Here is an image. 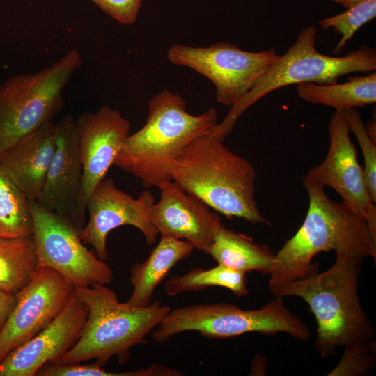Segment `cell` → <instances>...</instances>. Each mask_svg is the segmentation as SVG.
I'll return each mask as SVG.
<instances>
[{"label": "cell", "mask_w": 376, "mask_h": 376, "mask_svg": "<svg viewBox=\"0 0 376 376\" xmlns=\"http://www.w3.org/2000/svg\"><path fill=\"white\" fill-rule=\"evenodd\" d=\"M302 181L308 196L306 217L295 234L278 251L269 274L272 292L291 281L318 272L313 258L320 252L335 251L375 263L376 233L366 219L345 205L333 201L324 187L308 176Z\"/></svg>", "instance_id": "1"}, {"label": "cell", "mask_w": 376, "mask_h": 376, "mask_svg": "<svg viewBox=\"0 0 376 376\" xmlns=\"http://www.w3.org/2000/svg\"><path fill=\"white\" fill-rule=\"evenodd\" d=\"M363 259L336 253L324 272L283 285L274 297L301 298L317 323L315 348L321 357L336 354L339 347L374 340L375 332L359 297V278Z\"/></svg>", "instance_id": "2"}, {"label": "cell", "mask_w": 376, "mask_h": 376, "mask_svg": "<svg viewBox=\"0 0 376 376\" xmlns=\"http://www.w3.org/2000/svg\"><path fill=\"white\" fill-rule=\"evenodd\" d=\"M223 142L211 134L191 141L175 159L171 180L227 219L271 226L256 200L253 166Z\"/></svg>", "instance_id": "3"}, {"label": "cell", "mask_w": 376, "mask_h": 376, "mask_svg": "<svg viewBox=\"0 0 376 376\" xmlns=\"http://www.w3.org/2000/svg\"><path fill=\"white\" fill-rule=\"evenodd\" d=\"M145 125L128 136L113 163L144 187L171 181L173 164L185 148L218 124L215 109L191 115L184 98L168 89L150 100Z\"/></svg>", "instance_id": "4"}, {"label": "cell", "mask_w": 376, "mask_h": 376, "mask_svg": "<svg viewBox=\"0 0 376 376\" xmlns=\"http://www.w3.org/2000/svg\"><path fill=\"white\" fill-rule=\"evenodd\" d=\"M77 297L86 305L88 315L76 344L56 362L81 363L95 360L102 366L113 357L119 364L130 357V349L143 343L171 311L159 301L145 307L120 302L116 293L99 283L75 288Z\"/></svg>", "instance_id": "5"}, {"label": "cell", "mask_w": 376, "mask_h": 376, "mask_svg": "<svg viewBox=\"0 0 376 376\" xmlns=\"http://www.w3.org/2000/svg\"><path fill=\"white\" fill-rule=\"evenodd\" d=\"M317 29L310 25L299 33L294 44L269 69L260 82L231 109L213 130L212 134L221 140L233 131L240 116L269 93L291 84L313 82L336 83L345 75L376 70V50L362 45L341 57L327 56L315 48Z\"/></svg>", "instance_id": "6"}, {"label": "cell", "mask_w": 376, "mask_h": 376, "mask_svg": "<svg viewBox=\"0 0 376 376\" xmlns=\"http://www.w3.org/2000/svg\"><path fill=\"white\" fill-rule=\"evenodd\" d=\"M190 331L212 339H228L252 332L263 335L285 333L302 342L311 337L307 324L285 306L283 297H275L258 309L243 310L226 302L171 309L152 332V338L162 343Z\"/></svg>", "instance_id": "7"}, {"label": "cell", "mask_w": 376, "mask_h": 376, "mask_svg": "<svg viewBox=\"0 0 376 376\" xmlns=\"http://www.w3.org/2000/svg\"><path fill=\"white\" fill-rule=\"evenodd\" d=\"M81 62L72 49L37 72L14 75L0 84V155L53 122L63 106V90Z\"/></svg>", "instance_id": "8"}, {"label": "cell", "mask_w": 376, "mask_h": 376, "mask_svg": "<svg viewBox=\"0 0 376 376\" xmlns=\"http://www.w3.org/2000/svg\"><path fill=\"white\" fill-rule=\"evenodd\" d=\"M279 56L273 48L248 52L226 42L206 47L175 44L167 52L172 64L189 67L209 79L217 102L231 107L260 82Z\"/></svg>", "instance_id": "9"}, {"label": "cell", "mask_w": 376, "mask_h": 376, "mask_svg": "<svg viewBox=\"0 0 376 376\" xmlns=\"http://www.w3.org/2000/svg\"><path fill=\"white\" fill-rule=\"evenodd\" d=\"M29 206L38 267L58 272L75 288L111 283L113 270L85 246L80 230L36 201H29Z\"/></svg>", "instance_id": "10"}, {"label": "cell", "mask_w": 376, "mask_h": 376, "mask_svg": "<svg viewBox=\"0 0 376 376\" xmlns=\"http://www.w3.org/2000/svg\"><path fill=\"white\" fill-rule=\"evenodd\" d=\"M154 203L150 191L144 190L135 198L119 189L111 178H104L87 198L88 220L80 232L82 242L91 246L97 258L106 261L109 233L130 225L142 233L148 245H152L159 235L151 219Z\"/></svg>", "instance_id": "11"}, {"label": "cell", "mask_w": 376, "mask_h": 376, "mask_svg": "<svg viewBox=\"0 0 376 376\" xmlns=\"http://www.w3.org/2000/svg\"><path fill=\"white\" fill-rule=\"evenodd\" d=\"M75 288L58 272L38 267L15 294V304L0 332V362L45 328L63 310Z\"/></svg>", "instance_id": "12"}, {"label": "cell", "mask_w": 376, "mask_h": 376, "mask_svg": "<svg viewBox=\"0 0 376 376\" xmlns=\"http://www.w3.org/2000/svg\"><path fill=\"white\" fill-rule=\"evenodd\" d=\"M329 147L324 159L306 176L333 189L342 203L367 221L376 233V207L370 195L357 151L350 139L343 111H335L329 124Z\"/></svg>", "instance_id": "13"}, {"label": "cell", "mask_w": 376, "mask_h": 376, "mask_svg": "<svg viewBox=\"0 0 376 376\" xmlns=\"http://www.w3.org/2000/svg\"><path fill=\"white\" fill-rule=\"evenodd\" d=\"M55 151L36 201L68 220L81 232L86 222L87 209L75 118L67 115L55 123Z\"/></svg>", "instance_id": "14"}, {"label": "cell", "mask_w": 376, "mask_h": 376, "mask_svg": "<svg viewBox=\"0 0 376 376\" xmlns=\"http://www.w3.org/2000/svg\"><path fill=\"white\" fill-rule=\"evenodd\" d=\"M87 315V307L75 291L61 313L45 328L0 362V376H34L45 365L56 362L77 342Z\"/></svg>", "instance_id": "15"}, {"label": "cell", "mask_w": 376, "mask_h": 376, "mask_svg": "<svg viewBox=\"0 0 376 376\" xmlns=\"http://www.w3.org/2000/svg\"><path fill=\"white\" fill-rule=\"evenodd\" d=\"M157 187L160 197L152 207L151 219L161 237L187 241L208 254L223 225L217 213L172 180Z\"/></svg>", "instance_id": "16"}, {"label": "cell", "mask_w": 376, "mask_h": 376, "mask_svg": "<svg viewBox=\"0 0 376 376\" xmlns=\"http://www.w3.org/2000/svg\"><path fill=\"white\" fill-rule=\"evenodd\" d=\"M75 120L84 170V194L87 200L113 165L130 134V123L108 105L93 113H83Z\"/></svg>", "instance_id": "17"}, {"label": "cell", "mask_w": 376, "mask_h": 376, "mask_svg": "<svg viewBox=\"0 0 376 376\" xmlns=\"http://www.w3.org/2000/svg\"><path fill=\"white\" fill-rule=\"evenodd\" d=\"M56 148L55 123L19 140L0 155V166L29 201H37Z\"/></svg>", "instance_id": "18"}, {"label": "cell", "mask_w": 376, "mask_h": 376, "mask_svg": "<svg viewBox=\"0 0 376 376\" xmlns=\"http://www.w3.org/2000/svg\"><path fill=\"white\" fill-rule=\"evenodd\" d=\"M194 249L187 241L161 237L148 258L131 268L130 279L133 291L125 302L136 307L148 306L157 287L170 270L179 261L189 257Z\"/></svg>", "instance_id": "19"}, {"label": "cell", "mask_w": 376, "mask_h": 376, "mask_svg": "<svg viewBox=\"0 0 376 376\" xmlns=\"http://www.w3.org/2000/svg\"><path fill=\"white\" fill-rule=\"evenodd\" d=\"M208 254L218 264L244 273L255 271L269 275L276 263L275 253L268 246L224 225L216 233Z\"/></svg>", "instance_id": "20"}, {"label": "cell", "mask_w": 376, "mask_h": 376, "mask_svg": "<svg viewBox=\"0 0 376 376\" xmlns=\"http://www.w3.org/2000/svg\"><path fill=\"white\" fill-rule=\"evenodd\" d=\"M297 91L304 101L331 107L335 111L365 107L376 102V73L350 77L343 84L302 83L297 84Z\"/></svg>", "instance_id": "21"}, {"label": "cell", "mask_w": 376, "mask_h": 376, "mask_svg": "<svg viewBox=\"0 0 376 376\" xmlns=\"http://www.w3.org/2000/svg\"><path fill=\"white\" fill-rule=\"evenodd\" d=\"M33 237H0V292L16 294L38 269Z\"/></svg>", "instance_id": "22"}, {"label": "cell", "mask_w": 376, "mask_h": 376, "mask_svg": "<svg viewBox=\"0 0 376 376\" xmlns=\"http://www.w3.org/2000/svg\"><path fill=\"white\" fill-rule=\"evenodd\" d=\"M163 285L165 293L169 297L216 286L225 288L237 297H243L249 292L246 273L218 263L212 268L196 267L182 275L173 276Z\"/></svg>", "instance_id": "23"}, {"label": "cell", "mask_w": 376, "mask_h": 376, "mask_svg": "<svg viewBox=\"0 0 376 376\" xmlns=\"http://www.w3.org/2000/svg\"><path fill=\"white\" fill-rule=\"evenodd\" d=\"M29 200L0 166V237L33 235Z\"/></svg>", "instance_id": "24"}, {"label": "cell", "mask_w": 376, "mask_h": 376, "mask_svg": "<svg viewBox=\"0 0 376 376\" xmlns=\"http://www.w3.org/2000/svg\"><path fill=\"white\" fill-rule=\"evenodd\" d=\"M376 17V0H361L335 16L319 21L324 29H332L341 35L334 52H340L348 40L366 23Z\"/></svg>", "instance_id": "25"}, {"label": "cell", "mask_w": 376, "mask_h": 376, "mask_svg": "<svg viewBox=\"0 0 376 376\" xmlns=\"http://www.w3.org/2000/svg\"><path fill=\"white\" fill-rule=\"evenodd\" d=\"M343 348L341 359L328 376H366L372 373L376 361L375 340L352 343Z\"/></svg>", "instance_id": "26"}, {"label": "cell", "mask_w": 376, "mask_h": 376, "mask_svg": "<svg viewBox=\"0 0 376 376\" xmlns=\"http://www.w3.org/2000/svg\"><path fill=\"white\" fill-rule=\"evenodd\" d=\"M97 363L81 364V363H49L42 366L36 375L39 376H151L165 375L166 368L153 363L150 368L123 372L106 371Z\"/></svg>", "instance_id": "27"}, {"label": "cell", "mask_w": 376, "mask_h": 376, "mask_svg": "<svg viewBox=\"0 0 376 376\" xmlns=\"http://www.w3.org/2000/svg\"><path fill=\"white\" fill-rule=\"evenodd\" d=\"M350 132H353L362 150L363 168L367 187L373 201L376 202V144L369 136L362 117L357 109L344 111Z\"/></svg>", "instance_id": "28"}, {"label": "cell", "mask_w": 376, "mask_h": 376, "mask_svg": "<svg viewBox=\"0 0 376 376\" xmlns=\"http://www.w3.org/2000/svg\"><path fill=\"white\" fill-rule=\"evenodd\" d=\"M91 1L118 23L130 25L136 21L143 0Z\"/></svg>", "instance_id": "29"}, {"label": "cell", "mask_w": 376, "mask_h": 376, "mask_svg": "<svg viewBox=\"0 0 376 376\" xmlns=\"http://www.w3.org/2000/svg\"><path fill=\"white\" fill-rule=\"evenodd\" d=\"M15 300L14 294L0 292V332L15 304Z\"/></svg>", "instance_id": "30"}, {"label": "cell", "mask_w": 376, "mask_h": 376, "mask_svg": "<svg viewBox=\"0 0 376 376\" xmlns=\"http://www.w3.org/2000/svg\"><path fill=\"white\" fill-rule=\"evenodd\" d=\"M366 131L371 138V139L375 142L376 137V124L375 120H369L365 125Z\"/></svg>", "instance_id": "31"}, {"label": "cell", "mask_w": 376, "mask_h": 376, "mask_svg": "<svg viewBox=\"0 0 376 376\" xmlns=\"http://www.w3.org/2000/svg\"><path fill=\"white\" fill-rule=\"evenodd\" d=\"M332 1L341 4L343 7L348 8L350 6H353L354 4L357 3V2L361 1V0H331Z\"/></svg>", "instance_id": "32"}]
</instances>
